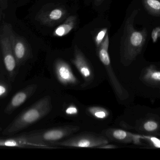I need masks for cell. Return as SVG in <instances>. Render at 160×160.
Here are the masks:
<instances>
[{
    "mask_svg": "<svg viewBox=\"0 0 160 160\" xmlns=\"http://www.w3.org/2000/svg\"><path fill=\"white\" fill-rule=\"evenodd\" d=\"M52 109L50 97H43L35 101L1 128L0 135L9 136L28 131L48 115Z\"/></svg>",
    "mask_w": 160,
    "mask_h": 160,
    "instance_id": "1",
    "label": "cell"
},
{
    "mask_svg": "<svg viewBox=\"0 0 160 160\" xmlns=\"http://www.w3.org/2000/svg\"><path fill=\"white\" fill-rule=\"evenodd\" d=\"M39 85L37 81L23 82L12 93L5 104L0 108V129L18 114L34 102Z\"/></svg>",
    "mask_w": 160,
    "mask_h": 160,
    "instance_id": "2",
    "label": "cell"
},
{
    "mask_svg": "<svg viewBox=\"0 0 160 160\" xmlns=\"http://www.w3.org/2000/svg\"><path fill=\"white\" fill-rule=\"evenodd\" d=\"M11 28L10 24L5 25L0 33V72L18 86L24 82L25 76L18 66L13 53L10 38Z\"/></svg>",
    "mask_w": 160,
    "mask_h": 160,
    "instance_id": "3",
    "label": "cell"
},
{
    "mask_svg": "<svg viewBox=\"0 0 160 160\" xmlns=\"http://www.w3.org/2000/svg\"><path fill=\"white\" fill-rule=\"evenodd\" d=\"M79 130V128L77 126H69L31 130L26 132L32 140L37 142L51 144L68 138Z\"/></svg>",
    "mask_w": 160,
    "mask_h": 160,
    "instance_id": "4",
    "label": "cell"
},
{
    "mask_svg": "<svg viewBox=\"0 0 160 160\" xmlns=\"http://www.w3.org/2000/svg\"><path fill=\"white\" fill-rule=\"evenodd\" d=\"M109 143L105 136H97L94 134H82L56 142L51 144L56 147L98 148L101 146Z\"/></svg>",
    "mask_w": 160,
    "mask_h": 160,
    "instance_id": "5",
    "label": "cell"
},
{
    "mask_svg": "<svg viewBox=\"0 0 160 160\" xmlns=\"http://www.w3.org/2000/svg\"><path fill=\"white\" fill-rule=\"evenodd\" d=\"M0 147L37 148H57V147L51 144L40 143L33 141L25 132L9 136L0 135Z\"/></svg>",
    "mask_w": 160,
    "mask_h": 160,
    "instance_id": "6",
    "label": "cell"
},
{
    "mask_svg": "<svg viewBox=\"0 0 160 160\" xmlns=\"http://www.w3.org/2000/svg\"><path fill=\"white\" fill-rule=\"evenodd\" d=\"M10 38L17 65L22 73L25 76L26 73L22 70V68L32 57L31 49L25 39L14 33L12 28L10 30Z\"/></svg>",
    "mask_w": 160,
    "mask_h": 160,
    "instance_id": "7",
    "label": "cell"
},
{
    "mask_svg": "<svg viewBox=\"0 0 160 160\" xmlns=\"http://www.w3.org/2000/svg\"><path fill=\"white\" fill-rule=\"evenodd\" d=\"M54 75L58 82L66 87H75L79 83L78 79L68 63L62 59L55 61L53 66Z\"/></svg>",
    "mask_w": 160,
    "mask_h": 160,
    "instance_id": "8",
    "label": "cell"
},
{
    "mask_svg": "<svg viewBox=\"0 0 160 160\" xmlns=\"http://www.w3.org/2000/svg\"><path fill=\"white\" fill-rule=\"evenodd\" d=\"M72 62L84 81L83 86H86L90 85L95 78L94 71L90 64L77 46L75 47L74 58L72 59Z\"/></svg>",
    "mask_w": 160,
    "mask_h": 160,
    "instance_id": "9",
    "label": "cell"
},
{
    "mask_svg": "<svg viewBox=\"0 0 160 160\" xmlns=\"http://www.w3.org/2000/svg\"><path fill=\"white\" fill-rule=\"evenodd\" d=\"M105 135L107 139L120 143L132 142L139 144L141 140V135L118 129H109L105 131Z\"/></svg>",
    "mask_w": 160,
    "mask_h": 160,
    "instance_id": "10",
    "label": "cell"
},
{
    "mask_svg": "<svg viewBox=\"0 0 160 160\" xmlns=\"http://www.w3.org/2000/svg\"><path fill=\"white\" fill-rule=\"evenodd\" d=\"M65 9L57 7L47 11L40 12L37 15V20L42 24L53 25L61 21L66 15Z\"/></svg>",
    "mask_w": 160,
    "mask_h": 160,
    "instance_id": "11",
    "label": "cell"
},
{
    "mask_svg": "<svg viewBox=\"0 0 160 160\" xmlns=\"http://www.w3.org/2000/svg\"><path fill=\"white\" fill-rule=\"evenodd\" d=\"M18 86L0 72V108L5 104L12 93Z\"/></svg>",
    "mask_w": 160,
    "mask_h": 160,
    "instance_id": "12",
    "label": "cell"
},
{
    "mask_svg": "<svg viewBox=\"0 0 160 160\" xmlns=\"http://www.w3.org/2000/svg\"><path fill=\"white\" fill-rule=\"evenodd\" d=\"M143 82L150 86L158 87L160 86V70L155 66L147 68L141 76Z\"/></svg>",
    "mask_w": 160,
    "mask_h": 160,
    "instance_id": "13",
    "label": "cell"
},
{
    "mask_svg": "<svg viewBox=\"0 0 160 160\" xmlns=\"http://www.w3.org/2000/svg\"><path fill=\"white\" fill-rule=\"evenodd\" d=\"M77 17L76 16H71L68 17L63 24H61L56 28L53 33V35L58 37L66 35L74 29Z\"/></svg>",
    "mask_w": 160,
    "mask_h": 160,
    "instance_id": "14",
    "label": "cell"
},
{
    "mask_svg": "<svg viewBox=\"0 0 160 160\" xmlns=\"http://www.w3.org/2000/svg\"><path fill=\"white\" fill-rule=\"evenodd\" d=\"M87 112L94 119L101 121L106 120L110 116V111L100 106H90L87 108Z\"/></svg>",
    "mask_w": 160,
    "mask_h": 160,
    "instance_id": "15",
    "label": "cell"
},
{
    "mask_svg": "<svg viewBox=\"0 0 160 160\" xmlns=\"http://www.w3.org/2000/svg\"><path fill=\"white\" fill-rule=\"evenodd\" d=\"M63 113L68 117L76 118L79 115L80 109L77 104L70 103L65 105L63 108Z\"/></svg>",
    "mask_w": 160,
    "mask_h": 160,
    "instance_id": "16",
    "label": "cell"
},
{
    "mask_svg": "<svg viewBox=\"0 0 160 160\" xmlns=\"http://www.w3.org/2000/svg\"><path fill=\"white\" fill-rule=\"evenodd\" d=\"M143 128L147 132H156L159 128V125L155 120H148L144 123Z\"/></svg>",
    "mask_w": 160,
    "mask_h": 160,
    "instance_id": "17",
    "label": "cell"
},
{
    "mask_svg": "<svg viewBox=\"0 0 160 160\" xmlns=\"http://www.w3.org/2000/svg\"><path fill=\"white\" fill-rule=\"evenodd\" d=\"M143 40L142 35L138 32H133L129 37L130 44L133 47H138Z\"/></svg>",
    "mask_w": 160,
    "mask_h": 160,
    "instance_id": "18",
    "label": "cell"
},
{
    "mask_svg": "<svg viewBox=\"0 0 160 160\" xmlns=\"http://www.w3.org/2000/svg\"><path fill=\"white\" fill-rule=\"evenodd\" d=\"M141 140H147L148 141L153 147L157 148H160V139L154 136H141Z\"/></svg>",
    "mask_w": 160,
    "mask_h": 160,
    "instance_id": "19",
    "label": "cell"
},
{
    "mask_svg": "<svg viewBox=\"0 0 160 160\" xmlns=\"http://www.w3.org/2000/svg\"><path fill=\"white\" fill-rule=\"evenodd\" d=\"M108 32V30L107 28H103L98 33V35L96 36V38H95V41H96V45H97V48H98L102 42L103 41L106 35V33Z\"/></svg>",
    "mask_w": 160,
    "mask_h": 160,
    "instance_id": "20",
    "label": "cell"
},
{
    "mask_svg": "<svg viewBox=\"0 0 160 160\" xmlns=\"http://www.w3.org/2000/svg\"><path fill=\"white\" fill-rule=\"evenodd\" d=\"M148 5L155 9H159L160 8V3L158 0H148Z\"/></svg>",
    "mask_w": 160,
    "mask_h": 160,
    "instance_id": "21",
    "label": "cell"
},
{
    "mask_svg": "<svg viewBox=\"0 0 160 160\" xmlns=\"http://www.w3.org/2000/svg\"><path fill=\"white\" fill-rule=\"evenodd\" d=\"M160 36V28H155L152 32V38L154 42H156Z\"/></svg>",
    "mask_w": 160,
    "mask_h": 160,
    "instance_id": "22",
    "label": "cell"
},
{
    "mask_svg": "<svg viewBox=\"0 0 160 160\" xmlns=\"http://www.w3.org/2000/svg\"><path fill=\"white\" fill-rule=\"evenodd\" d=\"M98 148H101V149H113V148H117V147L115 145L109 144V143H108L101 146Z\"/></svg>",
    "mask_w": 160,
    "mask_h": 160,
    "instance_id": "23",
    "label": "cell"
},
{
    "mask_svg": "<svg viewBox=\"0 0 160 160\" xmlns=\"http://www.w3.org/2000/svg\"><path fill=\"white\" fill-rule=\"evenodd\" d=\"M0 54H1V53H0Z\"/></svg>",
    "mask_w": 160,
    "mask_h": 160,
    "instance_id": "24",
    "label": "cell"
}]
</instances>
